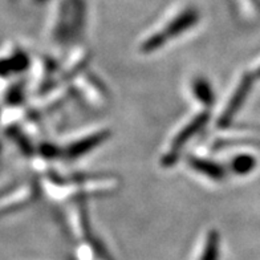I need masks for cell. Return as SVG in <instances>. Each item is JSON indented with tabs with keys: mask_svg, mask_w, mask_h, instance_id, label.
I'll return each mask as SVG.
<instances>
[{
	"mask_svg": "<svg viewBox=\"0 0 260 260\" xmlns=\"http://www.w3.org/2000/svg\"><path fill=\"white\" fill-rule=\"evenodd\" d=\"M201 21V12L192 4H183L165 17L162 23L141 40L138 51L142 55H151L165 48L170 41L182 38Z\"/></svg>",
	"mask_w": 260,
	"mask_h": 260,
	"instance_id": "6da1fadb",
	"label": "cell"
},
{
	"mask_svg": "<svg viewBox=\"0 0 260 260\" xmlns=\"http://www.w3.org/2000/svg\"><path fill=\"white\" fill-rule=\"evenodd\" d=\"M86 21L85 0H57L52 11L49 38L57 47L75 44L85 34Z\"/></svg>",
	"mask_w": 260,
	"mask_h": 260,
	"instance_id": "7a4b0ae2",
	"label": "cell"
},
{
	"mask_svg": "<svg viewBox=\"0 0 260 260\" xmlns=\"http://www.w3.org/2000/svg\"><path fill=\"white\" fill-rule=\"evenodd\" d=\"M45 191L57 201L79 198L80 195H106L118 187V179L112 175H73L62 178L51 175L45 178Z\"/></svg>",
	"mask_w": 260,
	"mask_h": 260,
	"instance_id": "3957f363",
	"label": "cell"
},
{
	"mask_svg": "<svg viewBox=\"0 0 260 260\" xmlns=\"http://www.w3.org/2000/svg\"><path fill=\"white\" fill-rule=\"evenodd\" d=\"M209 121L210 110L201 109L182 123L174 136L170 138L168 146L165 147V151L159 158V165L162 168L170 169L177 165L182 155V151L185 150V147L190 144V141L207 125Z\"/></svg>",
	"mask_w": 260,
	"mask_h": 260,
	"instance_id": "277c9868",
	"label": "cell"
},
{
	"mask_svg": "<svg viewBox=\"0 0 260 260\" xmlns=\"http://www.w3.org/2000/svg\"><path fill=\"white\" fill-rule=\"evenodd\" d=\"M251 85H252V76L247 75V73L240 76V79L238 80L234 89L230 93L229 100L224 103L222 110L216 117V127L218 129H226L231 125L234 117L242 109V106H243L244 101H246L251 90Z\"/></svg>",
	"mask_w": 260,
	"mask_h": 260,
	"instance_id": "5b68a950",
	"label": "cell"
},
{
	"mask_svg": "<svg viewBox=\"0 0 260 260\" xmlns=\"http://www.w3.org/2000/svg\"><path fill=\"white\" fill-rule=\"evenodd\" d=\"M110 134H112L110 129H97L94 132L82 134L62 147L61 157L67 158L69 161L79 159L106 142V140L110 138Z\"/></svg>",
	"mask_w": 260,
	"mask_h": 260,
	"instance_id": "8992f818",
	"label": "cell"
},
{
	"mask_svg": "<svg viewBox=\"0 0 260 260\" xmlns=\"http://www.w3.org/2000/svg\"><path fill=\"white\" fill-rule=\"evenodd\" d=\"M187 168L199 177L211 182H223L227 177V169L211 158L203 155H187Z\"/></svg>",
	"mask_w": 260,
	"mask_h": 260,
	"instance_id": "52a82bcc",
	"label": "cell"
},
{
	"mask_svg": "<svg viewBox=\"0 0 260 260\" xmlns=\"http://www.w3.org/2000/svg\"><path fill=\"white\" fill-rule=\"evenodd\" d=\"M76 84L79 85L82 94L88 97L86 100H89L90 103L100 105V104L108 101V92H106L105 86L101 80L97 79V76H94L93 73L88 72V75H85L81 72L76 79Z\"/></svg>",
	"mask_w": 260,
	"mask_h": 260,
	"instance_id": "ba28073f",
	"label": "cell"
},
{
	"mask_svg": "<svg viewBox=\"0 0 260 260\" xmlns=\"http://www.w3.org/2000/svg\"><path fill=\"white\" fill-rule=\"evenodd\" d=\"M190 93L202 109L211 110L215 104V92L212 89L211 82L203 76L192 77L190 81Z\"/></svg>",
	"mask_w": 260,
	"mask_h": 260,
	"instance_id": "9c48e42d",
	"label": "cell"
},
{
	"mask_svg": "<svg viewBox=\"0 0 260 260\" xmlns=\"http://www.w3.org/2000/svg\"><path fill=\"white\" fill-rule=\"evenodd\" d=\"M220 238L218 231L210 229L203 236L197 260H219Z\"/></svg>",
	"mask_w": 260,
	"mask_h": 260,
	"instance_id": "30bf717a",
	"label": "cell"
},
{
	"mask_svg": "<svg viewBox=\"0 0 260 260\" xmlns=\"http://www.w3.org/2000/svg\"><path fill=\"white\" fill-rule=\"evenodd\" d=\"M257 166L256 158L248 153H239L231 157L227 165V171L236 177H246L250 175Z\"/></svg>",
	"mask_w": 260,
	"mask_h": 260,
	"instance_id": "8fae6325",
	"label": "cell"
}]
</instances>
